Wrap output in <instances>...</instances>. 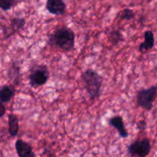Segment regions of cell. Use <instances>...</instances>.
<instances>
[{"mask_svg":"<svg viewBox=\"0 0 157 157\" xmlns=\"http://www.w3.org/2000/svg\"><path fill=\"white\" fill-rule=\"evenodd\" d=\"M48 44L68 52L73 50L75 44V34L72 29L66 26L58 28L48 36Z\"/></svg>","mask_w":157,"mask_h":157,"instance_id":"cell-1","label":"cell"},{"mask_svg":"<svg viewBox=\"0 0 157 157\" xmlns=\"http://www.w3.org/2000/svg\"><path fill=\"white\" fill-rule=\"evenodd\" d=\"M81 80L84 84V89L91 100H96L101 94V87L104 78L97 71L87 68L81 73Z\"/></svg>","mask_w":157,"mask_h":157,"instance_id":"cell-2","label":"cell"},{"mask_svg":"<svg viewBox=\"0 0 157 157\" xmlns=\"http://www.w3.org/2000/svg\"><path fill=\"white\" fill-rule=\"evenodd\" d=\"M48 67L45 64H35L29 70L28 77L29 84L32 88H38L45 85L49 79Z\"/></svg>","mask_w":157,"mask_h":157,"instance_id":"cell-3","label":"cell"},{"mask_svg":"<svg viewBox=\"0 0 157 157\" xmlns=\"http://www.w3.org/2000/svg\"><path fill=\"white\" fill-rule=\"evenodd\" d=\"M156 85H153L148 88H143L138 90L136 97L138 107L147 111H150L153 109L156 99Z\"/></svg>","mask_w":157,"mask_h":157,"instance_id":"cell-4","label":"cell"},{"mask_svg":"<svg viewBox=\"0 0 157 157\" xmlns=\"http://www.w3.org/2000/svg\"><path fill=\"white\" fill-rule=\"evenodd\" d=\"M151 150V140L148 137L136 140L130 144L127 148L128 154L130 156L136 157H146L149 156Z\"/></svg>","mask_w":157,"mask_h":157,"instance_id":"cell-5","label":"cell"},{"mask_svg":"<svg viewBox=\"0 0 157 157\" xmlns=\"http://www.w3.org/2000/svg\"><path fill=\"white\" fill-rule=\"evenodd\" d=\"M45 8L54 15H64L67 10V4L64 0H47Z\"/></svg>","mask_w":157,"mask_h":157,"instance_id":"cell-6","label":"cell"},{"mask_svg":"<svg viewBox=\"0 0 157 157\" xmlns=\"http://www.w3.org/2000/svg\"><path fill=\"white\" fill-rule=\"evenodd\" d=\"M108 124L113 128L116 129L119 136L123 139H126L129 136V133L127 129L126 128L124 119L120 115H116L108 120Z\"/></svg>","mask_w":157,"mask_h":157,"instance_id":"cell-7","label":"cell"},{"mask_svg":"<svg viewBox=\"0 0 157 157\" xmlns=\"http://www.w3.org/2000/svg\"><path fill=\"white\" fill-rule=\"evenodd\" d=\"M15 149L17 155L19 157H35L36 154L34 153L33 148L29 143L18 139L15 143Z\"/></svg>","mask_w":157,"mask_h":157,"instance_id":"cell-8","label":"cell"},{"mask_svg":"<svg viewBox=\"0 0 157 157\" xmlns=\"http://www.w3.org/2000/svg\"><path fill=\"white\" fill-rule=\"evenodd\" d=\"M144 41L139 45V52L145 53L153 48L155 45L154 34L151 30H147L144 34Z\"/></svg>","mask_w":157,"mask_h":157,"instance_id":"cell-9","label":"cell"},{"mask_svg":"<svg viewBox=\"0 0 157 157\" xmlns=\"http://www.w3.org/2000/svg\"><path fill=\"white\" fill-rule=\"evenodd\" d=\"M9 81H12L14 86L18 85L21 81V67L17 61H13L9 66L7 72Z\"/></svg>","mask_w":157,"mask_h":157,"instance_id":"cell-10","label":"cell"},{"mask_svg":"<svg viewBox=\"0 0 157 157\" xmlns=\"http://www.w3.org/2000/svg\"><path fill=\"white\" fill-rule=\"evenodd\" d=\"M8 132L12 137L18 136L19 132V121L18 117L14 113L8 115Z\"/></svg>","mask_w":157,"mask_h":157,"instance_id":"cell-11","label":"cell"},{"mask_svg":"<svg viewBox=\"0 0 157 157\" xmlns=\"http://www.w3.org/2000/svg\"><path fill=\"white\" fill-rule=\"evenodd\" d=\"M15 94V87L12 85L6 84L0 88V101H2L3 104H7L12 101Z\"/></svg>","mask_w":157,"mask_h":157,"instance_id":"cell-12","label":"cell"},{"mask_svg":"<svg viewBox=\"0 0 157 157\" xmlns=\"http://www.w3.org/2000/svg\"><path fill=\"white\" fill-rule=\"evenodd\" d=\"M109 41L112 44V45L116 46L119 44L121 41H124V38L122 32L118 29H113L110 31L108 34Z\"/></svg>","mask_w":157,"mask_h":157,"instance_id":"cell-13","label":"cell"},{"mask_svg":"<svg viewBox=\"0 0 157 157\" xmlns=\"http://www.w3.org/2000/svg\"><path fill=\"white\" fill-rule=\"evenodd\" d=\"M26 24V20L25 18H13L10 20L11 29H12V35L15 32L22 29Z\"/></svg>","mask_w":157,"mask_h":157,"instance_id":"cell-14","label":"cell"},{"mask_svg":"<svg viewBox=\"0 0 157 157\" xmlns=\"http://www.w3.org/2000/svg\"><path fill=\"white\" fill-rule=\"evenodd\" d=\"M119 17L124 21H131L135 18V12L130 9H124L121 12Z\"/></svg>","mask_w":157,"mask_h":157,"instance_id":"cell-15","label":"cell"},{"mask_svg":"<svg viewBox=\"0 0 157 157\" xmlns=\"http://www.w3.org/2000/svg\"><path fill=\"white\" fill-rule=\"evenodd\" d=\"M15 0H0V9L4 12H8L13 7Z\"/></svg>","mask_w":157,"mask_h":157,"instance_id":"cell-16","label":"cell"},{"mask_svg":"<svg viewBox=\"0 0 157 157\" xmlns=\"http://www.w3.org/2000/svg\"><path fill=\"white\" fill-rule=\"evenodd\" d=\"M147 122L146 121H140L138 122L137 124V128L139 129L140 130H145L147 129Z\"/></svg>","mask_w":157,"mask_h":157,"instance_id":"cell-17","label":"cell"},{"mask_svg":"<svg viewBox=\"0 0 157 157\" xmlns=\"http://www.w3.org/2000/svg\"><path fill=\"white\" fill-rule=\"evenodd\" d=\"M6 113V106L4 105L2 101H0V119L2 118L3 117L5 116Z\"/></svg>","mask_w":157,"mask_h":157,"instance_id":"cell-18","label":"cell"}]
</instances>
